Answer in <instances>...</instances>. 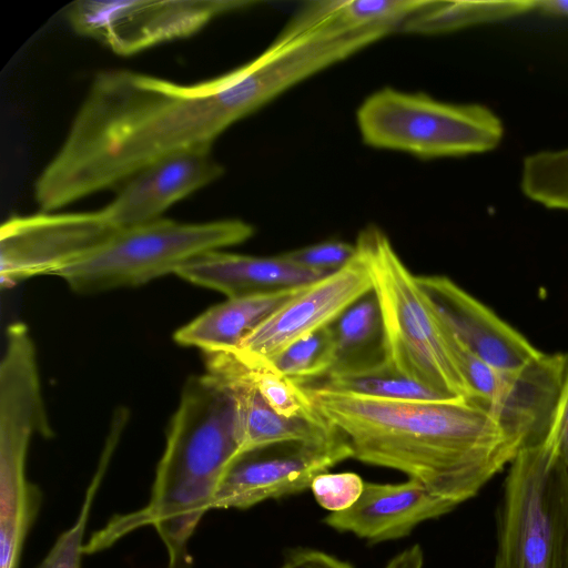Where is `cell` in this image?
<instances>
[{
	"instance_id": "cell-13",
	"label": "cell",
	"mask_w": 568,
	"mask_h": 568,
	"mask_svg": "<svg viewBox=\"0 0 568 568\" xmlns=\"http://www.w3.org/2000/svg\"><path fill=\"white\" fill-rule=\"evenodd\" d=\"M417 283L445 327L489 366L516 371L541 354L519 332L447 276H417Z\"/></svg>"
},
{
	"instance_id": "cell-4",
	"label": "cell",
	"mask_w": 568,
	"mask_h": 568,
	"mask_svg": "<svg viewBox=\"0 0 568 568\" xmlns=\"http://www.w3.org/2000/svg\"><path fill=\"white\" fill-rule=\"evenodd\" d=\"M364 256L377 298L385 363L395 372L452 399H470L444 325L387 235L367 226L355 243Z\"/></svg>"
},
{
	"instance_id": "cell-11",
	"label": "cell",
	"mask_w": 568,
	"mask_h": 568,
	"mask_svg": "<svg viewBox=\"0 0 568 568\" xmlns=\"http://www.w3.org/2000/svg\"><path fill=\"white\" fill-rule=\"evenodd\" d=\"M351 457V445L338 429L317 442L276 444L240 454L222 476L211 509H246L301 493L316 476Z\"/></svg>"
},
{
	"instance_id": "cell-16",
	"label": "cell",
	"mask_w": 568,
	"mask_h": 568,
	"mask_svg": "<svg viewBox=\"0 0 568 568\" xmlns=\"http://www.w3.org/2000/svg\"><path fill=\"white\" fill-rule=\"evenodd\" d=\"M204 355L206 372L220 377L233 394L240 454L276 444L317 442L337 430L324 418H288L274 412L250 381L236 348Z\"/></svg>"
},
{
	"instance_id": "cell-19",
	"label": "cell",
	"mask_w": 568,
	"mask_h": 568,
	"mask_svg": "<svg viewBox=\"0 0 568 568\" xmlns=\"http://www.w3.org/2000/svg\"><path fill=\"white\" fill-rule=\"evenodd\" d=\"M303 286L227 298L180 327L173 338L179 345L196 347L204 354L235 349Z\"/></svg>"
},
{
	"instance_id": "cell-27",
	"label": "cell",
	"mask_w": 568,
	"mask_h": 568,
	"mask_svg": "<svg viewBox=\"0 0 568 568\" xmlns=\"http://www.w3.org/2000/svg\"><path fill=\"white\" fill-rule=\"evenodd\" d=\"M119 436V432H111V438L108 440L99 468L87 489L77 520L58 537L50 551L37 568H81V558L82 554H84L85 545L83 544V538L90 510Z\"/></svg>"
},
{
	"instance_id": "cell-31",
	"label": "cell",
	"mask_w": 568,
	"mask_h": 568,
	"mask_svg": "<svg viewBox=\"0 0 568 568\" xmlns=\"http://www.w3.org/2000/svg\"><path fill=\"white\" fill-rule=\"evenodd\" d=\"M281 568H354L349 562L314 549L293 551Z\"/></svg>"
},
{
	"instance_id": "cell-33",
	"label": "cell",
	"mask_w": 568,
	"mask_h": 568,
	"mask_svg": "<svg viewBox=\"0 0 568 568\" xmlns=\"http://www.w3.org/2000/svg\"><path fill=\"white\" fill-rule=\"evenodd\" d=\"M561 568H568V526L565 539V546L562 551Z\"/></svg>"
},
{
	"instance_id": "cell-2",
	"label": "cell",
	"mask_w": 568,
	"mask_h": 568,
	"mask_svg": "<svg viewBox=\"0 0 568 568\" xmlns=\"http://www.w3.org/2000/svg\"><path fill=\"white\" fill-rule=\"evenodd\" d=\"M301 386L316 412L346 436L353 458L398 470L455 507L520 450L468 399H382Z\"/></svg>"
},
{
	"instance_id": "cell-30",
	"label": "cell",
	"mask_w": 568,
	"mask_h": 568,
	"mask_svg": "<svg viewBox=\"0 0 568 568\" xmlns=\"http://www.w3.org/2000/svg\"><path fill=\"white\" fill-rule=\"evenodd\" d=\"M548 435L554 439L559 458L568 477V366Z\"/></svg>"
},
{
	"instance_id": "cell-20",
	"label": "cell",
	"mask_w": 568,
	"mask_h": 568,
	"mask_svg": "<svg viewBox=\"0 0 568 568\" xmlns=\"http://www.w3.org/2000/svg\"><path fill=\"white\" fill-rule=\"evenodd\" d=\"M30 439L17 432L0 434V568H19L40 505L38 489L26 474Z\"/></svg>"
},
{
	"instance_id": "cell-15",
	"label": "cell",
	"mask_w": 568,
	"mask_h": 568,
	"mask_svg": "<svg viewBox=\"0 0 568 568\" xmlns=\"http://www.w3.org/2000/svg\"><path fill=\"white\" fill-rule=\"evenodd\" d=\"M455 508L414 479L399 484L365 481L361 497L352 507L331 513L324 521L337 531L381 542L405 537L419 524Z\"/></svg>"
},
{
	"instance_id": "cell-10",
	"label": "cell",
	"mask_w": 568,
	"mask_h": 568,
	"mask_svg": "<svg viewBox=\"0 0 568 568\" xmlns=\"http://www.w3.org/2000/svg\"><path fill=\"white\" fill-rule=\"evenodd\" d=\"M118 230L102 210L12 216L0 227L1 287L10 288L33 276L57 275Z\"/></svg>"
},
{
	"instance_id": "cell-6",
	"label": "cell",
	"mask_w": 568,
	"mask_h": 568,
	"mask_svg": "<svg viewBox=\"0 0 568 568\" xmlns=\"http://www.w3.org/2000/svg\"><path fill=\"white\" fill-rule=\"evenodd\" d=\"M567 526L568 477L547 435L509 464L493 568H561Z\"/></svg>"
},
{
	"instance_id": "cell-23",
	"label": "cell",
	"mask_w": 568,
	"mask_h": 568,
	"mask_svg": "<svg viewBox=\"0 0 568 568\" xmlns=\"http://www.w3.org/2000/svg\"><path fill=\"white\" fill-rule=\"evenodd\" d=\"M313 387L338 393L382 398L406 400H448L413 381L393 371L385 362L368 371L328 375L318 383H308Z\"/></svg>"
},
{
	"instance_id": "cell-22",
	"label": "cell",
	"mask_w": 568,
	"mask_h": 568,
	"mask_svg": "<svg viewBox=\"0 0 568 568\" xmlns=\"http://www.w3.org/2000/svg\"><path fill=\"white\" fill-rule=\"evenodd\" d=\"M536 0L436 1L408 18L398 31L440 34L516 18L535 11Z\"/></svg>"
},
{
	"instance_id": "cell-32",
	"label": "cell",
	"mask_w": 568,
	"mask_h": 568,
	"mask_svg": "<svg viewBox=\"0 0 568 568\" xmlns=\"http://www.w3.org/2000/svg\"><path fill=\"white\" fill-rule=\"evenodd\" d=\"M535 11L546 16L568 18V0H536Z\"/></svg>"
},
{
	"instance_id": "cell-28",
	"label": "cell",
	"mask_w": 568,
	"mask_h": 568,
	"mask_svg": "<svg viewBox=\"0 0 568 568\" xmlns=\"http://www.w3.org/2000/svg\"><path fill=\"white\" fill-rule=\"evenodd\" d=\"M365 481L353 471L323 473L314 478L310 489L317 504L337 513L352 507L361 497Z\"/></svg>"
},
{
	"instance_id": "cell-29",
	"label": "cell",
	"mask_w": 568,
	"mask_h": 568,
	"mask_svg": "<svg viewBox=\"0 0 568 568\" xmlns=\"http://www.w3.org/2000/svg\"><path fill=\"white\" fill-rule=\"evenodd\" d=\"M355 254V244L331 240L285 252L282 255L306 270L325 276L344 267Z\"/></svg>"
},
{
	"instance_id": "cell-8",
	"label": "cell",
	"mask_w": 568,
	"mask_h": 568,
	"mask_svg": "<svg viewBox=\"0 0 568 568\" xmlns=\"http://www.w3.org/2000/svg\"><path fill=\"white\" fill-rule=\"evenodd\" d=\"M456 364L471 400L484 408L519 449L542 442L562 390L568 355L542 353L516 371H500L480 361L446 328Z\"/></svg>"
},
{
	"instance_id": "cell-14",
	"label": "cell",
	"mask_w": 568,
	"mask_h": 568,
	"mask_svg": "<svg viewBox=\"0 0 568 568\" xmlns=\"http://www.w3.org/2000/svg\"><path fill=\"white\" fill-rule=\"evenodd\" d=\"M223 171L211 149L174 153L131 175L101 210L116 229L155 221L175 202L217 180Z\"/></svg>"
},
{
	"instance_id": "cell-25",
	"label": "cell",
	"mask_w": 568,
	"mask_h": 568,
	"mask_svg": "<svg viewBox=\"0 0 568 568\" xmlns=\"http://www.w3.org/2000/svg\"><path fill=\"white\" fill-rule=\"evenodd\" d=\"M520 189L526 197L547 209L568 212V148L527 155Z\"/></svg>"
},
{
	"instance_id": "cell-3",
	"label": "cell",
	"mask_w": 568,
	"mask_h": 568,
	"mask_svg": "<svg viewBox=\"0 0 568 568\" xmlns=\"http://www.w3.org/2000/svg\"><path fill=\"white\" fill-rule=\"evenodd\" d=\"M240 452L230 387L209 372L191 376L170 420L150 501L134 513L114 516L84 545V554L100 551L151 525L166 548L169 568H189V540L211 510L219 483Z\"/></svg>"
},
{
	"instance_id": "cell-1",
	"label": "cell",
	"mask_w": 568,
	"mask_h": 568,
	"mask_svg": "<svg viewBox=\"0 0 568 568\" xmlns=\"http://www.w3.org/2000/svg\"><path fill=\"white\" fill-rule=\"evenodd\" d=\"M305 78L298 53L274 48L192 84L130 70L99 72L36 181V201L52 212L171 154L211 149L229 126Z\"/></svg>"
},
{
	"instance_id": "cell-21",
	"label": "cell",
	"mask_w": 568,
	"mask_h": 568,
	"mask_svg": "<svg viewBox=\"0 0 568 568\" xmlns=\"http://www.w3.org/2000/svg\"><path fill=\"white\" fill-rule=\"evenodd\" d=\"M331 329L335 361L326 376L364 372L385 362L381 311L373 291L348 307Z\"/></svg>"
},
{
	"instance_id": "cell-7",
	"label": "cell",
	"mask_w": 568,
	"mask_h": 568,
	"mask_svg": "<svg viewBox=\"0 0 568 568\" xmlns=\"http://www.w3.org/2000/svg\"><path fill=\"white\" fill-rule=\"evenodd\" d=\"M356 120L367 145L422 159L489 152L505 132L500 118L486 105L449 103L392 88L366 98Z\"/></svg>"
},
{
	"instance_id": "cell-12",
	"label": "cell",
	"mask_w": 568,
	"mask_h": 568,
	"mask_svg": "<svg viewBox=\"0 0 568 568\" xmlns=\"http://www.w3.org/2000/svg\"><path fill=\"white\" fill-rule=\"evenodd\" d=\"M372 291L368 265L356 248L344 267L304 285L244 337L237 348L271 362L295 342L333 324Z\"/></svg>"
},
{
	"instance_id": "cell-26",
	"label": "cell",
	"mask_w": 568,
	"mask_h": 568,
	"mask_svg": "<svg viewBox=\"0 0 568 568\" xmlns=\"http://www.w3.org/2000/svg\"><path fill=\"white\" fill-rule=\"evenodd\" d=\"M335 361V343L331 325L295 342L271 363L300 385L324 378Z\"/></svg>"
},
{
	"instance_id": "cell-24",
	"label": "cell",
	"mask_w": 568,
	"mask_h": 568,
	"mask_svg": "<svg viewBox=\"0 0 568 568\" xmlns=\"http://www.w3.org/2000/svg\"><path fill=\"white\" fill-rule=\"evenodd\" d=\"M236 351L250 381L274 412L288 418H323L303 386L278 372L271 362L247 355L239 348Z\"/></svg>"
},
{
	"instance_id": "cell-18",
	"label": "cell",
	"mask_w": 568,
	"mask_h": 568,
	"mask_svg": "<svg viewBox=\"0 0 568 568\" xmlns=\"http://www.w3.org/2000/svg\"><path fill=\"white\" fill-rule=\"evenodd\" d=\"M434 0H324L305 4L280 36L311 32L327 38L367 31L390 33Z\"/></svg>"
},
{
	"instance_id": "cell-17",
	"label": "cell",
	"mask_w": 568,
	"mask_h": 568,
	"mask_svg": "<svg viewBox=\"0 0 568 568\" xmlns=\"http://www.w3.org/2000/svg\"><path fill=\"white\" fill-rule=\"evenodd\" d=\"M175 275L227 298L297 287L323 277L282 254L253 256L221 250L194 257L179 267Z\"/></svg>"
},
{
	"instance_id": "cell-5",
	"label": "cell",
	"mask_w": 568,
	"mask_h": 568,
	"mask_svg": "<svg viewBox=\"0 0 568 568\" xmlns=\"http://www.w3.org/2000/svg\"><path fill=\"white\" fill-rule=\"evenodd\" d=\"M251 224L236 219L182 223L159 219L119 229L105 243L55 276L81 294L143 285L204 253L252 237Z\"/></svg>"
},
{
	"instance_id": "cell-9",
	"label": "cell",
	"mask_w": 568,
	"mask_h": 568,
	"mask_svg": "<svg viewBox=\"0 0 568 568\" xmlns=\"http://www.w3.org/2000/svg\"><path fill=\"white\" fill-rule=\"evenodd\" d=\"M255 4L239 0H79L65 10L72 29L116 54L190 37L212 19Z\"/></svg>"
}]
</instances>
